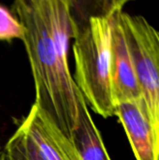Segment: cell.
Segmentation results:
<instances>
[{
    "instance_id": "obj_1",
    "label": "cell",
    "mask_w": 159,
    "mask_h": 160,
    "mask_svg": "<svg viewBox=\"0 0 159 160\" xmlns=\"http://www.w3.org/2000/svg\"><path fill=\"white\" fill-rule=\"evenodd\" d=\"M12 11L23 29L22 40L33 74L35 104L71 141L79 123V103L83 96L69 67L61 62L36 1L17 0L12 5Z\"/></svg>"
},
{
    "instance_id": "obj_3",
    "label": "cell",
    "mask_w": 159,
    "mask_h": 160,
    "mask_svg": "<svg viewBox=\"0 0 159 160\" xmlns=\"http://www.w3.org/2000/svg\"><path fill=\"white\" fill-rule=\"evenodd\" d=\"M121 20L137 81L159 142V32L140 15H130L123 10Z\"/></svg>"
},
{
    "instance_id": "obj_7",
    "label": "cell",
    "mask_w": 159,
    "mask_h": 160,
    "mask_svg": "<svg viewBox=\"0 0 159 160\" xmlns=\"http://www.w3.org/2000/svg\"><path fill=\"white\" fill-rule=\"evenodd\" d=\"M71 141L82 160H111L83 98L79 103V123Z\"/></svg>"
},
{
    "instance_id": "obj_6",
    "label": "cell",
    "mask_w": 159,
    "mask_h": 160,
    "mask_svg": "<svg viewBox=\"0 0 159 160\" xmlns=\"http://www.w3.org/2000/svg\"><path fill=\"white\" fill-rule=\"evenodd\" d=\"M19 127L30 137L44 160H82L73 142L35 103Z\"/></svg>"
},
{
    "instance_id": "obj_2",
    "label": "cell",
    "mask_w": 159,
    "mask_h": 160,
    "mask_svg": "<svg viewBox=\"0 0 159 160\" xmlns=\"http://www.w3.org/2000/svg\"><path fill=\"white\" fill-rule=\"evenodd\" d=\"M73 31L75 83L92 110L115 116L112 90V26L115 10L127 1L68 0Z\"/></svg>"
},
{
    "instance_id": "obj_8",
    "label": "cell",
    "mask_w": 159,
    "mask_h": 160,
    "mask_svg": "<svg viewBox=\"0 0 159 160\" xmlns=\"http://www.w3.org/2000/svg\"><path fill=\"white\" fill-rule=\"evenodd\" d=\"M5 160H44L30 137L20 127L4 148Z\"/></svg>"
},
{
    "instance_id": "obj_9",
    "label": "cell",
    "mask_w": 159,
    "mask_h": 160,
    "mask_svg": "<svg viewBox=\"0 0 159 160\" xmlns=\"http://www.w3.org/2000/svg\"><path fill=\"white\" fill-rule=\"evenodd\" d=\"M23 29L17 17L0 4V40L11 41L22 39Z\"/></svg>"
},
{
    "instance_id": "obj_10",
    "label": "cell",
    "mask_w": 159,
    "mask_h": 160,
    "mask_svg": "<svg viewBox=\"0 0 159 160\" xmlns=\"http://www.w3.org/2000/svg\"><path fill=\"white\" fill-rule=\"evenodd\" d=\"M0 160H5L4 149H2V148H1V146H0Z\"/></svg>"
},
{
    "instance_id": "obj_4",
    "label": "cell",
    "mask_w": 159,
    "mask_h": 160,
    "mask_svg": "<svg viewBox=\"0 0 159 160\" xmlns=\"http://www.w3.org/2000/svg\"><path fill=\"white\" fill-rule=\"evenodd\" d=\"M115 115L126 130L136 159L159 160L158 138L144 98L116 103Z\"/></svg>"
},
{
    "instance_id": "obj_5",
    "label": "cell",
    "mask_w": 159,
    "mask_h": 160,
    "mask_svg": "<svg viewBox=\"0 0 159 160\" xmlns=\"http://www.w3.org/2000/svg\"><path fill=\"white\" fill-rule=\"evenodd\" d=\"M123 9L124 7H121L115 10L112 26L111 79L115 104L142 97L121 20Z\"/></svg>"
}]
</instances>
